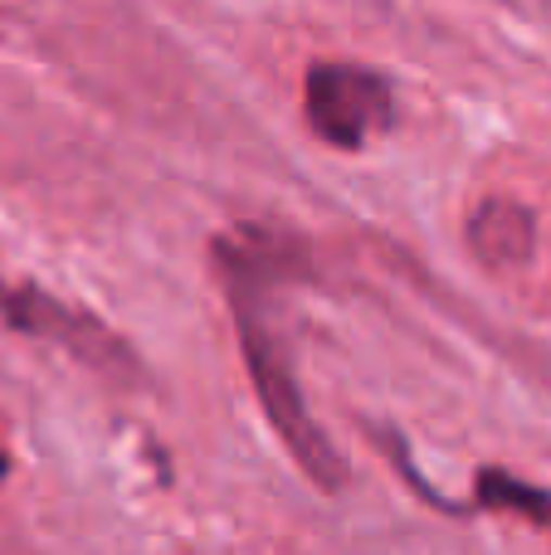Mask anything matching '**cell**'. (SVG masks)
Wrapping results in <instances>:
<instances>
[{
  "label": "cell",
  "instance_id": "5b68a950",
  "mask_svg": "<svg viewBox=\"0 0 551 555\" xmlns=\"http://www.w3.org/2000/svg\"><path fill=\"white\" fill-rule=\"evenodd\" d=\"M513 512V517L533 521V527H551V492L537 488V482L517 478V473H503V468H484L478 473V488H474V502L469 512Z\"/></svg>",
  "mask_w": 551,
  "mask_h": 555
},
{
  "label": "cell",
  "instance_id": "7a4b0ae2",
  "mask_svg": "<svg viewBox=\"0 0 551 555\" xmlns=\"http://www.w3.org/2000/svg\"><path fill=\"white\" fill-rule=\"evenodd\" d=\"M303 107L308 127L337 152H357L396 127V88L386 74L361 64H312Z\"/></svg>",
  "mask_w": 551,
  "mask_h": 555
},
{
  "label": "cell",
  "instance_id": "6da1fadb",
  "mask_svg": "<svg viewBox=\"0 0 551 555\" xmlns=\"http://www.w3.org/2000/svg\"><path fill=\"white\" fill-rule=\"evenodd\" d=\"M215 269L225 278V293L234 307V332H240V351L249 365V380L259 390V404L269 414L279 443L289 449V459L303 468V478L322 492H342L347 482V459L337 453V443L328 439L318 420L303 404V385L293 375V351L283 336V312H279V278L308 273L298 240H283L259 224H240L234 234H225L215 244Z\"/></svg>",
  "mask_w": 551,
  "mask_h": 555
},
{
  "label": "cell",
  "instance_id": "8992f818",
  "mask_svg": "<svg viewBox=\"0 0 551 555\" xmlns=\"http://www.w3.org/2000/svg\"><path fill=\"white\" fill-rule=\"evenodd\" d=\"M5 473H10V459H5V453H0V478H5Z\"/></svg>",
  "mask_w": 551,
  "mask_h": 555
},
{
  "label": "cell",
  "instance_id": "277c9868",
  "mask_svg": "<svg viewBox=\"0 0 551 555\" xmlns=\"http://www.w3.org/2000/svg\"><path fill=\"white\" fill-rule=\"evenodd\" d=\"M469 244L484 269H523L537 244V215L517 201H484L469 215Z\"/></svg>",
  "mask_w": 551,
  "mask_h": 555
},
{
  "label": "cell",
  "instance_id": "3957f363",
  "mask_svg": "<svg viewBox=\"0 0 551 555\" xmlns=\"http://www.w3.org/2000/svg\"><path fill=\"white\" fill-rule=\"evenodd\" d=\"M0 322L25 336H39V341H49V346H64L74 361L117 375V380L137 375V356L127 351V341H117L93 312H78V307L59 302V297L39 293V287L0 283Z\"/></svg>",
  "mask_w": 551,
  "mask_h": 555
}]
</instances>
